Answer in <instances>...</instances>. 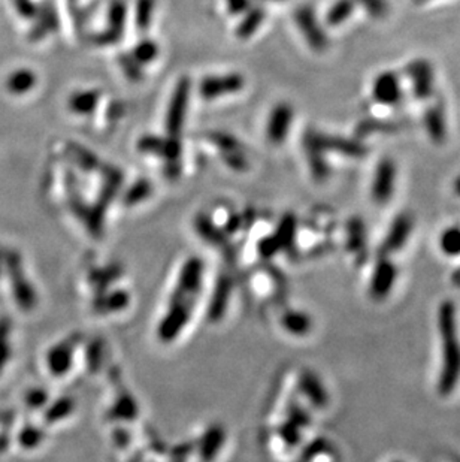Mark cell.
<instances>
[{"label": "cell", "instance_id": "obj_1", "mask_svg": "<svg viewBox=\"0 0 460 462\" xmlns=\"http://www.w3.org/2000/svg\"><path fill=\"white\" fill-rule=\"evenodd\" d=\"M438 329L442 343V366L438 378V392L449 396L460 380V340L457 313L451 301L441 302L438 310Z\"/></svg>", "mask_w": 460, "mask_h": 462}, {"label": "cell", "instance_id": "obj_2", "mask_svg": "<svg viewBox=\"0 0 460 462\" xmlns=\"http://www.w3.org/2000/svg\"><path fill=\"white\" fill-rule=\"evenodd\" d=\"M190 79L188 78H180L178 83L173 89L172 98L168 106V113H166V134L168 136L172 138H180L185 116H187V108H188V99H190Z\"/></svg>", "mask_w": 460, "mask_h": 462}, {"label": "cell", "instance_id": "obj_3", "mask_svg": "<svg viewBox=\"0 0 460 462\" xmlns=\"http://www.w3.org/2000/svg\"><path fill=\"white\" fill-rule=\"evenodd\" d=\"M295 23L300 34L308 42L310 49L314 51H324L329 45V39L326 31L323 30L319 19H317L315 11L308 6L302 5L295 11Z\"/></svg>", "mask_w": 460, "mask_h": 462}, {"label": "cell", "instance_id": "obj_4", "mask_svg": "<svg viewBox=\"0 0 460 462\" xmlns=\"http://www.w3.org/2000/svg\"><path fill=\"white\" fill-rule=\"evenodd\" d=\"M405 74L411 79V89L414 98L426 101L432 98L435 91L434 66L426 59H416L405 66Z\"/></svg>", "mask_w": 460, "mask_h": 462}, {"label": "cell", "instance_id": "obj_5", "mask_svg": "<svg viewBox=\"0 0 460 462\" xmlns=\"http://www.w3.org/2000/svg\"><path fill=\"white\" fill-rule=\"evenodd\" d=\"M245 86V79L240 74H225L211 75L203 78L199 84V93L203 99H218L229 94L241 91Z\"/></svg>", "mask_w": 460, "mask_h": 462}, {"label": "cell", "instance_id": "obj_6", "mask_svg": "<svg viewBox=\"0 0 460 462\" xmlns=\"http://www.w3.org/2000/svg\"><path fill=\"white\" fill-rule=\"evenodd\" d=\"M126 21H128V5L124 0H111L108 8V26L93 38V42L101 46L117 44L123 39Z\"/></svg>", "mask_w": 460, "mask_h": 462}, {"label": "cell", "instance_id": "obj_7", "mask_svg": "<svg viewBox=\"0 0 460 462\" xmlns=\"http://www.w3.org/2000/svg\"><path fill=\"white\" fill-rule=\"evenodd\" d=\"M396 174H398V169L390 157H384L378 162L371 189V196L375 204L386 205L390 201L394 192Z\"/></svg>", "mask_w": 460, "mask_h": 462}, {"label": "cell", "instance_id": "obj_8", "mask_svg": "<svg viewBox=\"0 0 460 462\" xmlns=\"http://www.w3.org/2000/svg\"><path fill=\"white\" fill-rule=\"evenodd\" d=\"M402 86L399 75L393 71L378 74L372 84V98L383 106H396L402 101Z\"/></svg>", "mask_w": 460, "mask_h": 462}, {"label": "cell", "instance_id": "obj_9", "mask_svg": "<svg viewBox=\"0 0 460 462\" xmlns=\"http://www.w3.org/2000/svg\"><path fill=\"white\" fill-rule=\"evenodd\" d=\"M304 150L310 169L317 180H326L329 175V166L326 162V149L322 141V132L310 129L304 135Z\"/></svg>", "mask_w": 460, "mask_h": 462}, {"label": "cell", "instance_id": "obj_10", "mask_svg": "<svg viewBox=\"0 0 460 462\" xmlns=\"http://www.w3.org/2000/svg\"><path fill=\"white\" fill-rule=\"evenodd\" d=\"M5 261H6L11 280H12V289L15 293V299H17L19 306L23 310H29L35 302V293H34V291H31L27 280L21 274L20 256L15 251H9V253H6Z\"/></svg>", "mask_w": 460, "mask_h": 462}, {"label": "cell", "instance_id": "obj_11", "mask_svg": "<svg viewBox=\"0 0 460 462\" xmlns=\"http://www.w3.org/2000/svg\"><path fill=\"white\" fill-rule=\"evenodd\" d=\"M293 117H295L293 108L289 104L281 102L274 106V109L271 111V116H269L267 129H266V135H267V139L271 141V144L274 146L282 144L290 132Z\"/></svg>", "mask_w": 460, "mask_h": 462}, {"label": "cell", "instance_id": "obj_12", "mask_svg": "<svg viewBox=\"0 0 460 462\" xmlns=\"http://www.w3.org/2000/svg\"><path fill=\"white\" fill-rule=\"evenodd\" d=\"M412 226H414V221H412V217L408 213L399 214L393 220L386 240L382 246V250L387 254L399 251L408 241V238L412 232Z\"/></svg>", "mask_w": 460, "mask_h": 462}, {"label": "cell", "instance_id": "obj_13", "mask_svg": "<svg viewBox=\"0 0 460 462\" xmlns=\"http://www.w3.org/2000/svg\"><path fill=\"white\" fill-rule=\"evenodd\" d=\"M396 276H398L396 266L389 259H379L371 280V295L375 299H384L393 289Z\"/></svg>", "mask_w": 460, "mask_h": 462}, {"label": "cell", "instance_id": "obj_14", "mask_svg": "<svg viewBox=\"0 0 460 462\" xmlns=\"http://www.w3.org/2000/svg\"><path fill=\"white\" fill-rule=\"evenodd\" d=\"M38 21L35 26L30 29L29 38L31 41H41L46 35L54 34V31L58 30V15L53 4L50 2H44L38 6V15H36Z\"/></svg>", "mask_w": 460, "mask_h": 462}, {"label": "cell", "instance_id": "obj_15", "mask_svg": "<svg viewBox=\"0 0 460 462\" xmlns=\"http://www.w3.org/2000/svg\"><path fill=\"white\" fill-rule=\"evenodd\" d=\"M423 123L427 136H429L435 144H444L447 139V119L444 108L441 105L429 106L424 111Z\"/></svg>", "mask_w": 460, "mask_h": 462}, {"label": "cell", "instance_id": "obj_16", "mask_svg": "<svg viewBox=\"0 0 460 462\" xmlns=\"http://www.w3.org/2000/svg\"><path fill=\"white\" fill-rule=\"evenodd\" d=\"M322 141L326 151H337L338 154H342L345 157L360 159L367 156V151H368L362 142L348 139L344 136H333V135L322 134Z\"/></svg>", "mask_w": 460, "mask_h": 462}, {"label": "cell", "instance_id": "obj_17", "mask_svg": "<svg viewBox=\"0 0 460 462\" xmlns=\"http://www.w3.org/2000/svg\"><path fill=\"white\" fill-rule=\"evenodd\" d=\"M101 99V94L96 90H86V91H76L68 101V106L75 114L87 116L91 114L96 109Z\"/></svg>", "mask_w": 460, "mask_h": 462}, {"label": "cell", "instance_id": "obj_18", "mask_svg": "<svg viewBox=\"0 0 460 462\" xmlns=\"http://www.w3.org/2000/svg\"><path fill=\"white\" fill-rule=\"evenodd\" d=\"M36 83H38V78L34 71L19 69L8 76L6 89L11 94H17V96H21V94H26L30 90H34Z\"/></svg>", "mask_w": 460, "mask_h": 462}, {"label": "cell", "instance_id": "obj_19", "mask_svg": "<svg viewBox=\"0 0 460 462\" xmlns=\"http://www.w3.org/2000/svg\"><path fill=\"white\" fill-rule=\"evenodd\" d=\"M266 19V11L262 6L248 8L242 21L236 26V36L240 39H248L256 34Z\"/></svg>", "mask_w": 460, "mask_h": 462}, {"label": "cell", "instance_id": "obj_20", "mask_svg": "<svg viewBox=\"0 0 460 462\" xmlns=\"http://www.w3.org/2000/svg\"><path fill=\"white\" fill-rule=\"evenodd\" d=\"M356 9L354 0H335L326 14V23L330 27L342 26L352 17Z\"/></svg>", "mask_w": 460, "mask_h": 462}, {"label": "cell", "instance_id": "obj_21", "mask_svg": "<svg viewBox=\"0 0 460 462\" xmlns=\"http://www.w3.org/2000/svg\"><path fill=\"white\" fill-rule=\"evenodd\" d=\"M68 153L72 156L78 166H81L84 171H93L99 168V159L86 147L76 144V142L68 144Z\"/></svg>", "mask_w": 460, "mask_h": 462}, {"label": "cell", "instance_id": "obj_22", "mask_svg": "<svg viewBox=\"0 0 460 462\" xmlns=\"http://www.w3.org/2000/svg\"><path fill=\"white\" fill-rule=\"evenodd\" d=\"M439 248L447 256H459L460 254V228L451 226L444 231L439 236Z\"/></svg>", "mask_w": 460, "mask_h": 462}, {"label": "cell", "instance_id": "obj_23", "mask_svg": "<svg viewBox=\"0 0 460 462\" xmlns=\"http://www.w3.org/2000/svg\"><path fill=\"white\" fill-rule=\"evenodd\" d=\"M131 54L139 65H147L158 56V45L153 39H142L135 45Z\"/></svg>", "mask_w": 460, "mask_h": 462}, {"label": "cell", "instance_id": "obj_24", "mask_svg": "<svg viewBox=\"0 0 460 462\" xmlns=\"http://www.w3.org/2000/svg\"><path fill=\"white\" fill-rule=\"evenodd\" d=\"M138 150L144 154H153L163 157L166 150V138L157 135H144L138 141Z\"/></svg>", "mask_w": 460, "mask_h": 462}, {"label": "cell", "instance_id": "obj_25", "mask_svg": "<svg viewBox=\"0 0 460 462\" xmlns=\"http://www.w3.org/2000/svg\"><path fill=\"white\" fill-rule=\"evenodd\" d=\"M155 0H138L135 11V21L139 30H147L151 26Z\"/></svg>", "mask_w": 460, "mask_h": 462}, {"label": "cell", "instance_id": "obj_26", "mask_svg": "<svg viewBox=\"0 0 460 462\" xmlns=\"http://www.w3.org/2000/svg\"><path fill=\"white\" fill-rule=\"evenodd\" d=\"M208 139L211 144H214L221 153L242 150L240 141H237L233 135L226 132H211L208 134Z\"/></svg>", "mask_w": 460, "mask_h": 462}, {"label": "cell", "instance_id": "obj_27", "mask_svg": "<svg viewBox=\"0 0 460 462\" xmlns=\"http://www.w3.org/2000/svg\"><path fill=\"white\" fill-rule=\"evenodd\" d=\"M348 247L354 251L363 250L364 241H367V233H364V225L359 219H353L348 225Z\"/></svg>", "mask_w": 460, "mask_h": 462}, {"label": "cell", "instance_id": "obj_28", "mask_svg": "<svg viewBox=\"0 0 460 462\" xmlns=\"http://www.w3.org/2000/svg\"><path fill=\"white\" fill-rule=\"evenodd\" d=\"M118 63L124 72V75L128 76L132 83H139L142 78H144V72L140 69L139 63L132 57L131 53H124L118 56Z\"/></svg>", "mask_w": 460, "mask_h": 462}, {"label": "cell", "instance_id": "obj_29", "mask_svg": "<svg viewBox=\"0 0 460 462\" xmlns=\"http://www.w3.org/2000/svg\"><path fill=\"white\" fill-rule=\"evenodd\" d=\"M304 388L308 393V396L311 400L317 404V406H324L327 401V396H326V391L322 388L320 381L317 380L314 376H307L304 378Z\"/></svg>", "mask_w": 460, "mask_h": 462}, {"label": "cell", "instance_id": "obj_30", "mask_svg": "<svg viewBox=\"0 0 460 462\" xmlns=\"http://www.w3.org/2000/svg\"><path fill=\"white\" fill-rule=\"evenodd\" d=\"M9 322L8 318H0V373L9 359Z\"/></svg>", "mask_w": 460, "mask_h": 462}, {"label": "cell", "instance_id": "obj_31", "mask_svg": "<svg viewBox=\"0 0 460 462\" xmlns=\"http://www.w3.org/2000/svg\"><path fill=\"white\" fill-rule=\"evenodd\" d=\"M356 5H360L374 19H384L389 14L387 0H354Z\"/></svg>", "mask_w": 460, "mask_h": 462}, {"label": "cell", "instance_id": "obj_32", "mask_svg": "<svg viewBox=\"0 0 460 462\" xmlns=\"http://www.w3.org/2000/svg\"><path fill=\"white\" fill-rule=\"evenodd\" d=\"M221 159H223V162L230 166L232 169L236 171H244L248 168V162L247 159L242 153V150L240 151H228V153H221Z\"/></svg>", "mask_w": 460, "mask_h": 462}, {"label": "cell", "instance_id": "obj_33", "mask_svg": "<svg viewBox=\"0 0 460 462\" xmlns=\"http://www.w3.org/2000/svg\"><path fill=\"white\" fill-rule=\"evenodd\" d=\"M12 4L23 19L34 20L38 15V5L34 0H12Z\"/></svg>", "mask_w": 460, "mask_h": 462}, {"label": "cell", "instance_id": "obj_34", "mask_svg": "<svg viewBox=\"0 0 460 462\" xmlns=\"http://www.w3.org/2000/svg\"><path fill=\"white\" fill-rule=\"evenodd\" d=\"M150 192H151V186H150V183H148V181H145V180H140V181H138V183H136V184L129 190L128 198H126V199H128V202L133 204V202H138V201H140V199L147 198V196L150 195Z\"/></svg>", "mask_w": 460, "mask_h": 462}, {"label": "cell", "instance_id": "obj_35", "mask_svg": "<svg viewBox=\"0 0 460 462\" xmlns=\"http://www.w3.org/2000/svg\"><path fill=\"white\" fill-rule=\"evenodd\" d=\"M39 431H35L31 428H26L24 431L20 434V443L24 446V448H34L35 444L39 443Z\"/></svg>", "mask_w": 460, "mask_h": 462}, {"label": "cell", "instance_id": "obj_36", "mask_svg": "<svg viewBox=\"0 0 460 462\" xmlns=\"http://www.w3.org/2000/svg\"><path fill=\"white\" fill-rule=\"evenodd\" d=\"M228 12L232 15H240L250 8V0H226Z\"/></svg>", "mask_w": 460, "mask_h": 462}, {"label": "cell", "instance_id": "obj_37", "mask_svg": "<svg viewBox=\"0 0 460 462\" xmlns=\"http://www.w3.org/2000/svg\"><path fill=\"white\" fill-rule=\"evenodd\" d=\"M289 326L296 331V332H305L310 326V321L308 318L304 316V314H296L293 317H290V322H289Z\"/></svg>", "mask_w": 460, "mask_h": 462}, {"label": "cell", "instance_id": "obj_38", "mask_svg": "<svg viewBox=\"0 0 460 462\" xmlns=\"http://www.w3.org/2000/svg\"><path fill=\"white\" fill-rule=\"evenodd\" d=\"M41 401H42V393L41 392H31L29 395L30 406H41Z\"/></svg>", "mask_w": 460, "mask_h": 462}, {"label": "cell", "instance_id": "obj_39", "mask_svg": "<svg viewBox=\"0 0 460 462\" xmlns=\"http://www.w3.org/2000/svg\"><path fill=\"white\" fill-rule=\"evenodd\" d=\"M453 189H454V194L460 198V175H459V177H456V179H454V181H453Z\"/></svg>", "mask_w": 460, "mask_h": 462}, {"label": "cell", "instance_id": "obj_40", "mask_svg": "<svg viewBox=\"0 0 460 462\" xmlns=\"http://www.w3.org/2000/svg\"><path fill=\"white\" fill-rule=\"evenodd\" d=\"M8 444V437L6 436H0V451H4Z\"/></svg>", "mask_w": 460, "mask_h": 462}, {"label": "cell", "instance_id": "obj_41", "mask_svg": "<svg viewBox=\"0 0 460 462\" xmlns=\"http://www.w3.org/2000/svg\"><path fill=\"white\" fill-rule=\"evenodd\" d=\"M4 253H2V250H0V269H2V262H4Z\"/></svg>", "mask_w": 460, "mask_h": 462}, {"label": "cell", "instance_id": "obj_42", "mask_svg": "<svg viewBox=\"0 0 460 462\" xmlns=\"http://www.w3.org/2000/svg\"><path fill=\"white\" fill-rule=\"evenodd\" d=\"M266 2H282V0H266Z\"/></svg>", "mask_w": 460, "mask_h": 462}, {"label": "cell", "instance_id": "obj_43", "mask_svg": "<svg viewBox=\"0 0 460 462\" xmlns=\"http://www.w3.org/2000/svg\"><path fill=\"white\" fill-rule=\"evenodd\" d=\"M417 2H423V0H417Z\"/></svg>", "mask_w": 460, "mask_h": 462}, {"label": "cell", "instance_id": "obj_44", "mask_svg": "<svg viewBox=\"0 0 460 462\" xmlns=\"http://www.w3.org/2000/svg\"><path fill=\"white\" fill-rule=\"evenodd\" d=\"M396 462H401V461H396Z\"/></svg>", "mask_w": 460, "mask_h": 462}]
</instances>
